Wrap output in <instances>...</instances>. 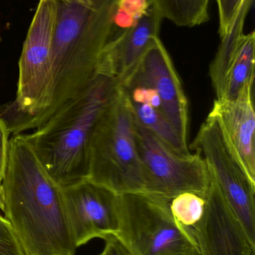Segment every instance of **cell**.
Segmentation results:
<instances>
[{
    "label": "cell",
    "instance_id": "ffe728a7",
    "mask_svg": "<svg viewBox=\"0 0 255 255\" xmlns=\"http://www.w3.org/2000/svg\"><path fill=\"white\" fill-rule=\"evenodd\" d=\"M0 255H25L10 223L0 215Z\"/></svg>",
    "mask_w": 255,
    "mask_h": 255
},
{
    "label": "cell",
    "instance_id": "e0dca14e",
    "mask_svg": "<svg viewBox=\"0 0 255 255\" xmlns=\"http://www.w3.org/2000/svg\"><path fill=\"white\" fill-rule=\"evenodd\" d=\"M161 17L180 27L202 25L210 19L211 0H152Z\"/></svg>",
    "mask_w": 255,
    "mask_h": 255
},
{
    "label": "cell",
    "instance_id": "ba28073f",
    "mask_svg": "<svg viewBox=\"0 0 255 255\" xmlns=\"http://www.w3.org/2000/svg\"><path fill=\"white\" fill-rule=\"evenodd\" d=\"M134 137L145 177L144 195L167 201L187 192L206 195L211 175L199 153L178 154L135 119Z\"/></svg>",
    "mask_w": 255,
    "mask_h": 255
},
{
    "label": "cell",
    "instance_id": "3957f363",
    "mask_svg": "<svg viewBox=\"0 0 255 255\" xmlns=\"http://www.w3.org/2000/svg\"><path fill=\"white\" fill-rule=\"evenodd\" d=\"M116 86L113 78L96 73L83 92L25 134L43 167L62 187L88 178L91 138Z\"/></svg>",
    "mask_w": 255,
    "mask_h": 255
},
{
    "label": "cell",
    "instance_id": "8992f818",
    "mask_svg": "<svg viewBox=\"0 0 255 255\" xmlns=\"http://www.w3.org/2000/svg\"><path fill=\"white\" fill-rule=\"evenodd\" d=\"M170 201L118 195V238L130 255H202L193 235L177 222Z\"/></svg>",
    "mask_w": 255,
    "mask_h": 255
},
{
    "label": "cell",
    "instance_id": "9c48e42d",
    "mask_svg": "<svg viewBox=\"0 0 255 255\" xmlns=\"http://www.w3.org/2000/svg\"><path fill=\"white\" fill-rule=\"evenodd\" d=\"M67 221L76 248L118 230V195L85 179L63 187Z\"/></svg>",
    "mask_w": 255,
    "mask_h": 255
},
{
    "label": "cell",
    "instance_id": "8fae6325",
    "mask_svg": "<svg viewBox=\"0 0 255 255\" xmlns=\"http://www.w3.org/2000/svg\"><path fill=\"white\" fill-rule=\"evenodd\" d=\"M132 73L155 92L166 119L187 143L188 102L172 58L160 37L154 40Z\"/></svg>",
    "mask_w": 255,
    "mask_h": 255
},
{
    "label": "cell",
    "instance_id": "5b68a950",
    "mask_svg": "<svg viewBox=\"0 0 255 255\" xmlns=\"http://www.w3.org/2000/svg\"><path fill=\"white\" fill-rule=\"evenodd\" d=\"M56 0H40L19 61L16 98L0 106V118L14 134L22 124L45 109L52 79V40Z\"/></svg>",
    "mask_w": 255,
    "mask_h": 255
},
{
    "label": "cell",
    "instance_id": "cb8c5ba5",
    "mask_svg": "<svg viewBox=\"0 0 255 255\" xmlns=\"http://www.w3.org/2000/svg\"><path fill=\"white\" fill-rule=\"evenodd\" d=\"M1 179L0 178V209L2 210L4 208V193H3L2 184H1Z\"/></svg>",
    "mask_w": 255,
    "mask_h": 255
},
{
    "label": "cell",
    "instance_id": "30bf717a",
    "mask_svg": "<svg viewBox=\"0 0 255 255\" xmlns=\"http://www.w3.org/2000/svg\"><path fill=\"white\" fill-rule=\"evenodd\" d=\"M190 232L202 255H255V244L211 175L205 212Z\"/></svg>",
    "mask_w": 255,
    "mask_h": 255
},
{
    "label": "cell",
    "instance_id": "7402d4cb",
    "mask_svg": "<svg viewBox=\"0 0 255 255\" xmlns=\"http://www.w3.org/2000/svg\"><path fill=\"white\" fill-rule=\"evenodd\" d=\"M103 241L105 247L99 255H130L116 237L109 236Z\"/></svg>",
    "mask_w": 255,
    "mask_h": 255
},
{
    "label": "cell",
    "instance_id": "ac0fdd59",
    "mask_svg": "<svg viewBox=\"0 0 255 255\" xmlns=\"http://www.w3.org/2000/svg\"><path fill=\"white\" fill-rule=\"evenodd\" d=\"M169 207L177 222L190 232L203 216L205 196L190 192L181 193L171 199Z\"/></svg>",
    "mask_w": 255,
    "mask_h": 255
},
{
    "label": "cell",
    "instance_id": "7c38bea8",
    "mask_svg": "<svg viewBox=\"0 0 255 255\" xmlns=\"http://www.w3.org/2000/svg\"><path fill=\"white\" fill-rule=\"evenodd\" d=\"M162 19L152 0H148L146 8L134 22L108 42L96 73L111 76L117 85L121 83L159 37Z\"/></svg>",
    "mask_w": 255,
    "mask_h": 255
},
{
    "label": "cell",
    "instance_id": "5bb4252c",
    "mask_svg": "<svg viewBox=\"0 0 255 255\" xmlns=\"http://www.w3.org/2000/svg\"><path fill=\"white\" fill-rule=\"evenodd\" d=\"M212 113L224 128L249 173L255 179V112L253 89L235 101L216 100Z\"/></svg>",
    "mask_w": 255,
    "mask_h": 255
},
{
    "label": "cell",
    "instance_id": "44dd1931",
    "mask_svg": "<svg viewBox=\"0 0 255 255\" xmlns=\"http://www.w3.org/2000/svg\"><path fill=\"white\" fill-rule=\"evenodd\" d=\"M9 134L10 133L7 130V126L0 118V178L1 181L4 178V172H5Z\"/></svg>",
    "mask_w": 255,
    "mask_h": 255
},
{
    "label": "cell",
    "instance_id": "6da1fadb",
    "mask_svg": "<svg viewBox=\"0 0 255 255\" xmlns=\"http://www.w3.org/2000/svg\"><path fill=\"white\" fill-rule=\"evenodd\" d=\"M1 184L4 218L24 255H75L63 187L43 167L24 133L9 139Z\"/></svg>",
    "mask_w": 255,
    "mask_h": 255
},
{
    "label": "cell",
    "instance_id": "9a60e30c",
    "mask_svg": "<svg viewBox=\"0 0 255 255\" xmlns=\"http://www.w3.org/2000/svg\"><path fill=\"white\" fill-rule=\"evenodd\" d=\"M255 33L243 34L226 74L221 100L235 101L248 90L253 89L255 79Z\"/></svg>",
    "mask_w": 255,
    "mask_h": 255
},
{
    "label": "cell",
    "instance_id": "7a4b0ae2",
    "mask_svg": "<svg viewBox=\"0 0 255 255\" xmlns=\"http://www.w3.org/2000/svg\"><path fill=\"white\" fill-rule=\"evenodd\" d=\"M52 79L46 107L16 130L37 128L88 86L100 55L114 34L119 4L108 8L56 0ZM120 3V2H119Z\"/></svg>",
    "mask_w": 255,
    "mask_h": 255
},
{
    "label": "cell",
    "instance_id": "277c9868",
    "mask_svg": "<svg viewBox=\"0 0 255 255\" xmlns=\"http://www.w3.org/2000/svg\"><path fill=\"white\" fill-rule=\"evenodd\" d=\"M87 180L116 195L145 194V181L134 137V119L117 85L90 143Z\"/></svg>",
    "mask_w": 255,
    "mask_h": 255
},
{
    "label": "cell",
    "instance_id": "2e32d148",
    "mask_svg": "<svg viewBox=\"0 0 255 255\" xmlns=\"http://www.w3.org/2000/svg\"><path fill=\"white\" fill-rule=\"evenodd\" d=\"M253 0H244L229 32L222 37L218 52L210 66L209 74L217 99L221 100L224 93L226 74L231 61L244 34L247 13Z\"/></svg>",
    "mask_w": 255,
    "mask_h": 255
},
{
    "label": "cell",
    "instance_id": "4fadbf2b",
    "mask_svg": "<svg viewBox=\"0 0 255 255\" xmlns=\"http://www.w3.org/2000/svg\"><path fill=\"white\" fill-rule=\"evenodd\" d=\"M118 85L124 92L133 118L138 124L178 154L183 156L191 154L187 143L181 139L165 117L157 94L139 76L130 73Z\"/></svg>",
    "mask_w": 255,
    "mask_h": 255
},
{
    "label": "cell",
    "instance_id": "d6986e66",
    "mask_svg": "<svg viewBox=\"0 0 255 255\" xmlns=\"http://www.w3.org/2000/svg\"><path fill=\"white\" fill-rule=\"evenodd\" d=\"M218 6L219 34L223 37L230 30L244 0H216Z\"/></svg>",
    "mask_w": 255,
    "mask_h": 255
},
{
    "label": "cell",
    "instance_id": "603a6c76",
    "mask_svg": "<svg viewBox=\"0 0 255 255\" xmlns=\"http://www.w3.org/2000/svg\"><path fill=\"white\" fill-rule=\"evenodd\" d=\"M59 1L84 4L92 8L100 10V9L108 8V7L118 5L121 0H59Z\"/></svg>",
    "mask_w": 255,
    "mask_h": 255
},
{
    "label": "cell",
    "instance_id": "52a82bcc",
    "mask_svg": "<svg viewBox=\"0 0 255 255\" xmlns=\"http://www.w3.org/2000/svg\"><path fill=\"white\" fill-rule=\"evenodd\" d=\"M191 149L205 160L210 175L255 244V179L249 173L215 114L202 124Z\"/></svg>",
    "mask_w": 255,
    "mask_h": 255
}]
</instances>
